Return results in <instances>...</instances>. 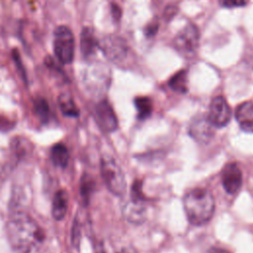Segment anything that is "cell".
I'll list each match as a JSON object with an SVG mask.
<instances>
[{"label":"cell","mask_w":253,"mask_h":253,"mask_svg":"<svg viewBox=\"0 0 253 253\" xmlns=\"http://www.w3.org/2000/svg\"><path fill=\"white\" fill-rule=\"evenodd\" d=\"M34 109L35 113L39 117L40 121L42 123H46L49 120L50 117V111H49V106L47 101L44 98L39 97L34 101Z\"/></svg>","instance_id":"cell-21"},{"label":"cell","mask_w":253,"mask_h":253,"mask_svg":"<svg viewBox=\"0 0 253 253\" xmlns=\"http://www.w3.org/2000/svg\"><path fill=\"white\" fill-rule=\"evenodd\" d=\"M12 57H13V60L15 62V66H16V69L19 73V75L21 76L22 80L27 84L28 83V77H27V72L25 70V67H24V64L22 63V59H21V56H20V53L17 49H13L12 51Z\"/></svg>","instance_id":"cell-23"},{"label":"cell","mask_w":253,"mask_h":253,"mask_svg":"<svg viewBox=\"0 0 253 253\" xmlns=\"http://www.w3.org/2000/svg\"><path fill=\"white\" fill-rule=\"evenodd\" d=\"M99 48L111 62L124 64L129 55L126 42L117 35H107L99 42Z\"/></svg>","instance_id":"cell-7"},{"label":"cell","mask_w":253,"mask_h":253,"mask_svg":"<svg viewBox=\"0 0 253 253\" xmlns=\"http://www.w3.org/2000/svg\"><path fill=\"white\" fill-rule=\"evenodd\" d=\"M15 126V123L10 121L8 118L0 116V131H8L12 129Z\"/></svg>","instance_id":"cell-26"},{"label":"cell","mask_w":253,"mask_h":253,"mask_svg":"<svg viewBox=\"0 0 253 253\" xmlns=\"http://www.w3.org/2000/svg\"><path fill=\"white\" fill-rule=\"evenodd\" d=\"M95 253H105L104 251V248L101 244H98L96 247H95Z\"/></svg>","instance_id":"cell-31"},{"label":"cell","mask_w":253,"mask_h":253,"mask_svg":"<svg viewBox=\"0 0 253 253\" xmlns=\"http://www.w3.org/2000/svg\"><path fill=\"white\" fill-rule=\"evenodd\" d=\"M53 53L61 64H70L75 55V38L66 26H58L53 32Z\"/></svg>","instance_id":"cell-4"},{"label":"cell","mask_w":253,"mask_h":253,"mask_svg":"<svg viewBox=\"0 0 253 253\" xmlns=\"http://www.w3.org/2000/svg\"><path fill=\"white\" fill-rule=\"evenodd\" d=\"M99 48V42L97 41L93 31L85 27L83 28L80 35V50L85 58H90L96 53V50Z\"/></svg>","instance_id":"cell-14"},{"label":"cell","mask_w":253,"mask_h":253,"mask_svg":"<svg viewBox=\"0 0 253 253\" xmlns=\"http://www.w3.org/2000/svg\"><path fill=\"white\" fill-rule=\"evenodd\" d=\"M58 106L61 113L66 117L76 118L79 116V110L68 93H62L58 97Z\"/></svg>","instance_id":"cell-17"},{"label":"cell","mask_w":253,"mask_h":253,"mask_svg":"<svg viewBox=\"0 0 253 253\" xmlns=\"http://www.w3.org/2000/svg\"><path fill=\"white\" fill-rule=\"evenodd\" d=\"M81 82L89 95L101 98L110 88L112 82L111 69L104 62L91 61L82 70Z\"/></svg>","instance_id":"cell-3"},{"label":"cell","mask_w":253,"mask_h":253,"mask_svg":"<svg viewBox=\"0 0 253 253\" xmlns=\"http://www.w3.org/2000/svg\"><path fill=\"white\" fill-rule=\"evenodd\" d=\"M100 168L102 178L108 190L115 196H123L126 190V183L118 163L112 157L104 156L101 159Z\"/></svg>","instance_id":"cell-5"},{"label":"cell","mask_w":253,"mask_h":253,"mask_svg":"<svg viewBox=\"0 0 253 253\" xmlns=\"http://www.w3.org/2000/svg\"><path fill=\"white\" fill-rule=\"evenodd\" d=\"M169 87L178 93L185 94L188 91V77L186 70H180L176 72L169 79Z\"/></svg>","instance_id":"cell-20"},{"label":"cell","mask_w":253,"mask_h":253,"mask_svg":"<svg viewBox=\"0 0 253 253\" xmlns=\"http://www.w3.org/2000/svg\"><path fill=\"white\" fill-rule=\"evenodd\" d=\"M199 43L200 32L194 24H189L180 30L173 41L175 49L186 58L195 56Z\"/></svg>","instance_id":"cell-8"},{"label":"cell","mask_w":253,"mask_h":253,"mask_svg":"<svg viewBox=\"0 0 253 253\" xmlns=\"http://www.w3.org/2000/svg\"><path fill=\"white\" fill-rule=\"evenodd\" d=\"M223 189L229 195H235L242 185V174L238 165L234 162L227 163L220 173Z\"/></svg>","instance_id":"cell-12"},{"label":"cell","mask_w":253,"mask_h":253,"mask_svg":"<svg viewBox=\"0 0 253 253\" xmlns=\"http://www.w3.org/2000/svg\"><path fill=\"white\" fill-rule=\"evenodd\" d=\"M183 206L188 220L194 225H203L212 217L215 203L210 191L197 188L185 195Z\"/></svg>","instance_id":"cell-2"},{"label":"cell","mask_w":253,"mask_h":253,"mask_svg":"<svg viewBox=\"0 0 253 253\" xmlns=\"http://www.w3.org/2000/svg\"><path fill=\"white\" fill-rule=\"evenodd\" d=\"M235 119L240 128L245 132H253V103L246 101L235 110Z\"/></svg>","instance_id":"cell-13"},{"label":"cell","mask_w":253,"mask_h":253,"mask_svg":"<svg viewBox=\"0 0 253 253\" xmlns=\"http://www.w3.org/2000/svg\"><path fill=\"white\" fill-rule=\"evenodd\" d=\"M231 109L223 97L217 96L211 100L207 117L214 127L227 126L231 120Z\"/></svg>","instance_id":"cell-9"},{"label":"cell","mask_w":253,"mask_h":253,"mask_svg":"<svg viewBox=\"0 0 253 253\" xmlns=\"http://www.w3.org/2000/svg\"><path fill=\"white\" fill-rule=\"evenodd\" d=\"M190 135L200 143H208L214 135V126L207 116L194 118L189 126Z\"/></svg>","instance_id":"cell-11"},{"label":"cell","mask_w":253,"mask_h":253,"mask_svg":"<svg viewBox=\"0 0 253 253\" xmlns=\"http://www.w3.org/2000/svg\"><path fill=\"white\" fill-rule=\"evenodd\" d=\"M157 29H158L157 23H150V24H148V25L145 27V29H144V34H145L146 37L151 38V37H153V36L156 34Z\"/></svg>","instance_id":"cell-27"},{"label":"cell","mask_w":253,"mask_h":253,"mask_svg":"<svg viewBox=\"0 0 253 253\" xmlns=\"http://www.w3.org/2000/svg\"><path fill=\"white\" fill-rule=\"evenodd\" d=\"M133 103L137 112L138 120L144 121L151 116L153 111V103L149 97H146V96L136 97Z\"/></svg>","instance_id":"cell-18"},{"label":"cell","mask_w":253,"mask_h":253,"mask_svg":"<svg viewBox=\"0 0 253 253\" xmlns=\"http://www.w3.org/2000/svg\"><path fill=\"white\" fill-rule=\"evenodd\" d=\"M95 118L100 128L105 132H113L118 128L117 116L106 99H102L95 107Z\"/></svg>","instance_id":"cell-10"},{"label":"cell","mask_w":253,"mask_h":253,"mask_svg":"<svg viewBox=\"0 0 253 253\" xmlns=\"http://www.w3.org/2000/svg\"><path fill=\"white\" fill-rule=\"evenodd\" d=\"M68 209V194L65 190H58L52 200L51 214L55 220H61L64 218Z\"/></svg>","instance_id":"cell-15"},{"label":"cell","mask_w":253,"mask_h":253,"mask_svg":"<svg viewBox=\"0 0 253 253\" xmlns=\"http://www.w3.org/2000/svg\"><path fill=\"white\" fill-rule=\"evenodd\" d=\"M208 253H229L228 251L222 249V248H218V247H211Z\"/></svg>","instance_id":"cell-30"},{"label":"cell","mask_w":253,"mask_h":253,"mask_svg":"<svg viewBox=\"0 0 253 253\" xmlns=\"http://www.w3.org/2000/svg\"><path fill=\"white\" fill-rule=\"evenodd\" d=\"M94 188H95V183L92 177H90L89 175L82 176L80 181V195L85 204L89 202V199L94 191Z\"/></svg>","instance_id":"cell-22"},{"label":"cell","mask_w":253,"mask_h":253,"mask_svg":"<svg viewBox=\"0 0 253 253\" xmlns=\"http://www.w3.org/2000/svg\"><path fill=\"white\" fill-rule=\"evenodd\" d=\"M124 215L131 223L140 224L146 218L145 197L142 193L141 181L136 180L131 187L129 201L124 207Z\"/></svg>","instance_id":"cell-6"},{"label":"cell","mask_w":253,"mask_h":253,"mask_svg":"<svg viewBox=\"0 0 253 253\" xmlns=\"http://www.w3.org/2000/svg\"><path fill=\"white\" fill-rule=\"evenodd\" d=\"M50 158L55 166L65 168L69 162V151L64 144L56 143L50 150Z\"/></svg>","instance_id":"cell-16"},{"label":"cell","mask_w":253,"mask_h":253,"mask_svg":"<svg viewBox=\"0 0 253 253\" xmlns=\"http://www.w3.org/2000/svg\"><path fill=\"white\" fill-rule=\"evenodd\" d=\"M8 242L17 253H36L42 247L45 234L37 220L25 211H14L6 224Z\"/></svg>","instance_id":"cell-1"},{"label":"cell","mask_w":253,"mask_h":253,"mask_svg":"<svg viewBox=\"0 0 253 253\" xmlns=\"http://www.w3.org/2000/svg\"><path fill=\"white\" fill-rule=\"evenodd\" d=\"M116 253H137V251L133 247H131V246H126V247L121 248Z\"/></svg>","instance_id":"cell-29"},{"label":"cell","mask_w":253,"mask_h":253,"mask_svg":"<svg viewBox=\"0 0 253 253\" xmlns=\"http://www.w3.org/2000/svg\"><path fill=\"white\" fill-rule=\"evenodd\" d=\"M11 154L15 157L16 161H20L21 159L25 158V156L28 155L29 151L31 150L30 143L21 137H14V139L11 141L10 144Z\"/></svg>","instance_id":"cell-19"},{"label":"cell","mask_w":253,"mask_h":253,"mask_svg":"<svg viewBox=\"0 0 253 253\" xmlns=\"http://www.w3.org/2000/svg\"><path fill=\"white\" fill-rule=\"evenodd\" d=\"M81 240V229H80V223L75 218L72 224L71 228V243L75 248H78L80 245Z\"/></svg>","instance_id":"cell-24"},{"label":"cell","mask_w":253,"mask_h":253,"mask_svg":"<svg viewBox=\"0 0 253 253\" xmlns=\"http://www.w3.org/2000/svg\"><path fill=\"white\" fill-rule=\"evenodd\" d=\"M247 4V0H221V5L225 8L243 7Z\"/></svg>","instance_id":"cell-25"},{"label":"cell","mask_w":253,"mask_h":253,"mask_svg":"<svg viewBox=\"0 0 253 253\" xmlns=\"http://www.w3.org/2000/svg\"><path fill=\"white\" fill-rule=\"evenodd\" d=\"M112 8H111V11H112V15H113V17H114V19L115 20H120V18H121V15H122V10H121V8L117 5V4H112V6H111Z\"/></svg>","instance_id":"cell-28"}]
</instances>
